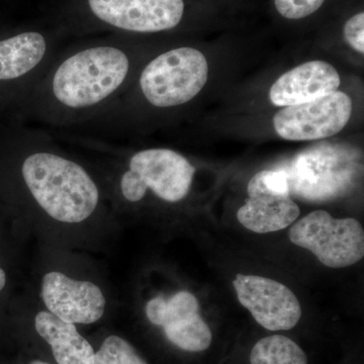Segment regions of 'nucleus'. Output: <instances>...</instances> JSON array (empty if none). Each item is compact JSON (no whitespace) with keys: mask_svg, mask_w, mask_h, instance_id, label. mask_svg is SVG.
Returning a JSON list of instances; mask_svg holds the SVG:
<instances>
[{"mask_svg":"<svg viewBox=\"0 0 364 364\" xmlns=\"http://www.w3.org/2000/svg\"><path fill=\"white\" fill-rule=\"evenodd\" d=\"M23 176L36 200L57 221H85L97 208V186L82 167L70 160L37 153L23 162Z\"/></svg>","mask_w":364,"mask_h":364,"instance_id":"nucleus-1","label":"nucleus"},{"mask_svg":"<svg viewBox=\"0 0 364 364\" xmlns=\"http://www.w3.org/2000/svg\"><path fill=\"white\" fill-rule=\"evenodd\" d=\"M129 59L117 48L85 50L67 59L53 81L55 97L67 107H90L112 95L124 82Z\"/></svg>","mask_w":364,"mask_h":364,"instance_id":"nucleus-2","label":"nucleus"},{"mask_svg":"<svg viewBox=\"0 0 364 364\" xmlns=\"http://www.w3.org/2000/svg\"><path fill=\"white\" fill-rule=\"evenodd\" d=\"M289 240L310 251L325 267L345 268L364 256V231L353 218L336 219L324 210H314L294 223Z\"/></svg>","mask_w":364,"mask_h":364,"instance_id":"nucleus-3","label":"nucleus"},{"mask_svg":"<svg viewBox=\"0 0 364 364\" xmlns=\"http://www.w3.org/2000/svg\"><path fill=\"white\" fill-rule=\"evenodd\" d=\"M208 65L202 52L183 47L160 55L142 72L141 88L155 107L183 105L195 98L208 81Z\"/></svg>","mask_w":364,"mask_h":364,"instance_id":"nucleus-4","label":"nucleus"},{"mask_svg":"<svg viewBox=\"0 0 364 364\" xmlns=\"http://www.w3.org/2000/svg\"><path fill=\"white\" fill-rule=\"evenodd\" d=\"M195 173L188 160L174 151H141L132 158L130 170L122 177V191L133 203L142 200L148 188L162 200L176 203L188 195Z\"/></svg>","mask_w":364,"mask_h":364,"instance_id":"nucleus-5","label":"nucleus"},{"mask_svg":"<svg viewBox=\"0 0 364 364\" xmlns=\"http://www.w3.org/2000/svg\"><path fill=\"white\" fill-rule=\"evenodd\" d=\"M351 114V98L337 90L312 102L284 107L273 117V127L284 140H318L343 130Z\"/></svg>","mask_w":364,"mask_h":364,"instance_id":"nucleus-6","label":"nucleus"},{"mask_svg":"<svg viewBox=\"0 0 364 364\" xmlns=\"http://www.w3.org/2000/svg\"><path fill=\"white\" fill-rule=\"evenodd\" d=\"M233 287L239 301L267 331H289L301 320L298 298L282 282L260 275H236Z\"/></svg>","mask_w":364,"mask_h":364,"instance_id":"nucleus-7","label":"nucleus"},{"mask_svg":"<svg viewBox=\"0 0 364 364\" xmlns=\"http://www.w3.org/2000/svg\"><path fill=\"white\" fill-rule=\"evenodd\" d=\"M146 315L153 325L163 328L167 340L183 351L200 353L213 343L212 330L200 314L198 299L188 291L171 298L150 299Z\"/></svg>","mask_w":364,"mask_h":364,"instance_id":"nucleus-8","label":"nucleus"},{"mask_svg":"<svg viewBox=\"0 0 364 364\" xmlns=\"http://www.w3.org/2000/svg\"><path fill=\"white\" fill-rule=\"evenodd\" d=\"M100 20L122 30L155 33L176 28L184 13L183 0H88Z\"/></svg>","mask_w":364,"mask_h":364,"instance_id":"nucleus-9","label":"nucleus"},{"mask_svg":"<svg viewBox=\"0 0 364 364\" xmlns=\"http://www.w3.org/2000/svg\"><path fill=\"white\" fill-rule=\"evenodd\" d=\"M42 298L50 313L71 324H91L105 313V299L100 287L61 272L45 275Z\"/></svg>","mask_w":364,"mask_h":364,"instance_id":"nucleus-10","label":"nucleus"},{"mask_svg":"<svg viewBox=\"0 0 364 364\" xmlns=\"http://www.w3.org/2000/svg\"><path fill=\"white\" fill-rule=\"evenodd\" d=\"M248 198L237 212L242 226L257 234L282 231L291 226L301 215L289 193L267 188L255 174L247 186Z\"/></svg>","mask_w":364,"mask_h":364,"instance_id":"nucleus-11","label":"nucleus"},{"mask_svg":"<svg viewBox=\"0 0 364 364\" xmlns=\"http://www.w3.org/2000/svg\"><path fill=\"white\" fill-rule=\"evenodd\" d=\"M338 71L324 61H311L286 72L269 90L275 107H289L312 102L338 90Z\"/></svg>","mask_w":364,"mask_h":364,"instance_id":"nucleus-12","label":"nucleus"},{"mask_svg":"<svg viewBox=\"0 0 364 364\" xmlns=\"http://www.w3.org/2000/svg\"><path fill=\"white\" fill-rule=\"evenodd\" d=\"M35 327L51 346L57 363L93 364L95 352L90 342L79 334L75 325L43 311L36 316Z\"/></svg>","mask_w":364,"mask_h":364,"instance_id":"nucleus-13","label":"nucleus"},{"mask_svg":"<svg viewBox=\"0 0 364 364\" xmlns=\"http://www.w3.org/2000/svg\"><path fill=\"white\" fill-rule=\"evenodd\" d=\"M46 42L39 33H23L0 41V80L21 77L44 57Z\"/></svg>","mask_w":364,"mask_h":364,"instance_id":"nucleus-14","label":"nucleus"},{"mask_svg":"<svg viewBox=\"0 0 364 364\" xmlns=\"http://www.w3.org/2000/svg\"><path fill=\"white\" fill-rule=\"evenodd\" d=\"M249 361L250 364H308V356L293 339L273 334L256 342Z\"/></svg>","mask_w":364,"mask_h":364,"instance_id":"nucleus-15","label":"nucleus"},{"mask_svg":"<svg viewBox=\"0 0 364 364\" xmlns=\"http://www.w3.org/2000/svg\"><path fill=\"white\" fill-rule=\"evenodd\" d=\"M93 364H148L127 340L112 335L95 354Z\"/></svg>","mask_w":364,"mask_h":364,"instance_id":"nucleus-16","label":"nucleus"},{"mask_svg":"<svg viewBox=\"0 0 364 364\" xmlns=\"http://www.w3.org/2000/svg\"><path fill=\"white\" fill-rule=\"evenodd\" d=\"M325 0H274L280 16L289 20H301L318 11Z\"/></svg>","mask_w":364,"mask_h":364,"instance_id":"nucleus-17","label":"nucleus"},{"mask_svg":"<svg viewBox=\"0 0 364 364\" xmlns=\"http://www.w3.org/2000/svg\"><path fill=\"white\" fill-rule=\"evenodd\" d=\"M344 37L346 42L356 52L364 54V14L352 16L344 26Z\"/></svg>","mask_w":364,"mask_h":364,"instance_id":"nucleus-18","label":"nucleus"},{"mask_svg":"<svg viewBox=\"0 0 364 364\" xmlns=\"http://www.w3.org/2000/svg\"><path fill=\"white\" fill-rule=\"evenodd\" d=\"M6 272L0 268V291L4 289V286H6Z\"/></svg>","mask_w":364,"mask_h":364,"instance_id":"nucleus-19","label":"nucleus"},{"mask_svg":"<svg viewBox=\"0 0 364 364\" xmlns=\"http://www.w3.org/2000/svg\"><path fill=\"white\" fill-rule=\"evenodd\" d=\"M30 364H49V363H44V361H41V360H33Z\"/></svg>","mask_w":364,"mask_h":364,"instance_id":"nucleus-20","label":"nucleus"}]
</instances>
